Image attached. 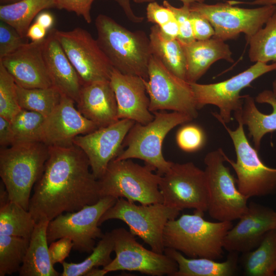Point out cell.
Returning a JSON list of instances; mask_svg holds the SVG:
<instances>
[{
	"mask_svg": "<svg viewBox=\"0 0 276 276\" xmlns=\"http://www.w3.org/2000/svg\"><path fill=\"white\" fill-rule=\"evenodd\" d=\"M114 243L111 232L106 233L100 238L90 255L80 263H67L65 261L61 264L63 271L61 276H82L95 267L109 264L112 259L111 254L113 251Z\"/></svg>",
	"mask_w": 276,
	"mask_h": 276,
	"instance_id": "cell-33",
	"label": "cell"
},
{
	"mask_svg": "<svg viewBox=\"0 0 276 276\" xmlns=\"http://www.w3.org/2000/svg\"><path fill=\"white\" fill-rule=\"evenodd\" d=\"M47 30L53 25L54 18L52 14L48 12H40L36 18V21Z\"/></svg>",
	"mask_w": 276,
	"mask_h": 276,
	"instance_id": "cell-49",
	"label": "cell"
},
{
	"mask_svg": "<svg viewBox=\"0 0 276 276\" xmlns=\"http://www.w3.org/2000/svg\"><path fill=\"white\" fill-rule=\"evenodd\" d=\"M274 95L276 97V79L274 80L272 82V90Z\"/></svg>",
	"mask_w": 276,
	"mask_h": 276,
	"instance_id": "cell-54",
	"label": "cell"
},
{
	"mask_svg": "<svg viewBox=\"0 0 276 276\" xmlns=\"http://www.w3.org/2000/svg\"><path fill=\"white\" fill-rule=\"evenodd\" d=\"M243 101L241 111L235 112L234 117L247 127L254 148L259 151L263 136L276 131V97L272 90H264L255 99L244 95Z\"/></svg>",
	"mask_w": 276,
	"mask_h": 276,
	"instance_id": "cell-22",
	"label": "cell"
},
{
	"mask_svg": "<svg viewBox=\"0 0 276 276\" xmlns=\"http://www.w3.org/2000/svg\"><path fill=\"white\" fill-rule=\"evenodd\" d=\"M43 53L53 86L77 103L82 84L53 30L44 39Z\"/></svg>",
	"mask_w": 276,
	"mask_h": 276,
	"instance_id": "cell-23",
	"label": "cell"
},
{
	"mask_svg": "<svg viewBox=\"0 0 276 276\" xmlns=\"http://www.w3.org/2000/svg\"><path fill=\"white\" fill-rule=\"evenodd\" d=\"M275 275H276V271H275Z\"/></svg>",
	"mask_w": 276,
	"mask_h": 276,
	"instance_id": "cell-56",
	"label": "cell"
},
{
	"mask_svg": "<svg viewBox=\"0 0 276 276\" xmlns=\"http://www.w3.org/2000/svg\"><path fill=\"white\" fill-rule=\"evenodd\" d=\"M56 8L54 0H19L1 5L0 20L14 28L24 38L33 19L43 10Z\"/></svg>",
	"mask_w": 276,
	"mask_h": 276,
	"instance_id": "cell-31",
	"label": "cell"
},
{
	"mask_svg": "<svg viewBox=\"0 0 276 276\" xmlns=\"http://www.w3.org/2000/svg\"><path fill=\"white\" fill-rule=\"evenodd\" d=\"M149 38L152 55L175 75L186 80V58L180 42L165 38L157 25L150 28Z\"/></svg>",
	"mask_w": 276,
	"mask_h": 276,
	"instance_id": "cell-29",
	"label": "cell"
},
{
	"mask_svg": "<svg viewBox=\"0 0 276 276\" xmlns=\"http://www.w3.org/2000/svg\"><path fill=\"white\" fill-rule=\"evenodd\" d=\"M229 3L233 5H236L237 4H248L251 5H276V0H254L252 2H238L235 1H229Z\"/></svg>",
	"mask_w": 276,
	"mask_h": 276,
	"instance_id": "cell-50",
	"label": "cell"
},
{
	"mask_svg": "<svg viewBox=\"0 0 276 276\" xmlns=\"http://www.w3.org/2000/svg\"><path fill=\"white\" fill-rule=\"evenodd\" d=\"M48 147L49 157L29 202L36 222L78 211L102 197L98 180L81 149L74 144Z\"/></svg>",
	"mask_w": 276,
	"mask_h": 276,
	"instance_id": "cell-1",
	"label": "cell"
},
{
	"mask_svg": "<svg viewBox=\"0 0 276 276\" xmlns=\"http://www.w3.org/2000/svg\"><path fill=\"white\" fill-rule=\"evenodd\" d=\"M244 273L248 276H275L276 229L269 231L254 249L242 253Z\"/></svg>",
	"mask_w": 276,
	"mask_h": 276,
	"instance_id": "cell-30",
	"label": "cell"
},
{
	"mask_svg": "<svg viewBox=\"0 0 276 276\" xmlns=\"http://www.w3.org/2000/svg\"><path fill=\"white\" fill-rule=\"evenodd\" d=\"M49 221L41 220L35 224L24 261L18 273L20 276H58L51 261L47 230Z\"/></svg>",
	"mask_w": 276,
	"mask_h": 276,
	"instance_id": "cell-26",
	"label": "cell"
},
{
	"mask_svg": "<svg viewBox=\"0 0 276 276\" xmlns=\"http://www.w3.org/2000/svg\"><path fill=\"white\" fill-rule=\"evenodd\" d=\"M135 123L129 119H120L74 139L73 144L86 154L91 171L98 180L103 175L109 163L123 150L125 137Z\"/></svg>",
	"mask_w": 276,
	"mask_h": 276,
	"instance_id": "cell-17",
	"label": "cell"
},
{
	"mask_svg": "<svg viewBox=\"0 0 276 276\" xmlns=\"http://www.w3.org/2000/svg\"><path fill=\"white\" fill-rule=\"evenodd\" d=\"M176 141L178 147L186 152H194L205 145L206 136L203 129L195 124H184L176 132Z\"/></svg>",
	"mask_w": 276,
	"mask_h": 276,
	"instance_id": "cell-38",
	"label": "cell"
},
{
	"mask_svg": "<svg viewBox=\"0 0 276 276\" xmlns=\"http://www.w3.org/2000/svg\"><path fill=\"white\" fill-rule=\"evenodd\" d=\"M159 28L162 35L168 39H176L179 35V27L176 19Z\"/></svg>",
	"mask_w": 276,
	"mask_h": 276,
	"instance_id": "cell-46",
	"label": "cell"
},
{
	"mask_svg": "<svg viewBox=\"0 0 276 276\" xmlns=\"http://www.w3.org/2000/svg\"><path fill=\"white\" fill-rule=\"evenodd\" d=\"M96 0H54L56 8L74 12L88 24L91 21L90 9Z\"/></svg>",
	"mask_w": 276,
	"mask_h": 276,
	"instance_id": "cell-41",
	"label": "cell"
},
{
	"mask_svg": "<svg viewBox=\"0 0 276 276\" xmlns=\"http://www.w3.org/2000/svg\"><path fill=\"white\" fill-rule=\"evenodd\" d=\"M48 157L49 147L41 142L1 147L0 176L10 200L29 211L32 189Z\"/></svg>",
	"mask_w": 276,
	"mask_h": 276,
	"instance_id": "cell-4",
	"label": "cell"
},
{
	"mask_svg": "<svg viewBox=\"0 0 276 276\" xmlns=\"http://www.w3.org/2000/svg\"><path fill=\"white\" fill-rule=\"evenodd\" d=\"M19 106L23 109L48 117L60 103L62 94L54 86L47 88H26L16 84Z\"/></svg>",
	"mask_w": 276,
	"mask_h": 276,
	"instance_id": "cell-32",
	"label": "cell"
},
{
	"mask_svg": "<svg viewBox=\"0 0 276 276\" xmlns=\"http://www.w3.org/2000/svg\"><path fill=\"white\" fill-rule=\"evenodd\" d=\"M45 118L38 112L21 109L10 121L14 137L13 144L40 142Z\"/></svg>",
	"mask_w": 276,
	"mask_h": 276,
	"instance_id": "cell-36",
	"label": "cell"
},
{
	"mask_svg": "<svg viewBox=\"0 0 276 276\" xmlns=\"http://www.w3.org/2000/svg\"><path fill=\"white\" fill-rule=\"evenodd\" d=\"M163 5L170 9L173 13L179 27V33L177 39L182 44L191 43L195 40L190 20V4H183L177 8L165 0Z\"/></svg>",
	"mask_w": 276,
	"mask_h": 276,
	"instance_id": "cell-39",
	"label": "cell"
},
{
	"mask_svg": "<svg viewBox=\"0 0 276 276\" xmlns=\"http://www.w3.org/2000/svg\"><path fill=\"white\" fill-rule=\"evenodd\" d=\"M180 211L163 203L136 204L124 198L117 199L116 203L102 216L99 226L110 219L125 222L130 232L140 238L157 253H164L163 234L168 222L175 219Z\"/></svg>",
	"mask_w": 276,
	"mask_h": 276,
	"instance_id": "cell-7",
	"label": "cell"
},
{
	"mask_svg": "<svg viewBox=\"0 0 276 276\" xmlns=\"http://www.w3.org/2000/svg\"><path fill=\"white\" fill-rule=\"evenodd\" d=\"M1 184L0 234L30 239L36 222L30 212L9 199Z\"/></svg>",
	"mask_w": 276,
	"mask_h": 276,
	"instance_id": "cell-28",
	"label": "cell"
},
{
	"mask_svg": "<svg viewBox=\"0 0 276 276\" xmlns=\"http://www.w3.org/2000/svg\"><path fill=\"white\" fill-rule=\"evenodd\" d=\"M44 39L26 42L13 53L0 59V63L18 85L26 88L53 86L43 56Z\"/></svg>",
	"mask_w": 276,
	"mask_h": 276,
	"instance_id": "cell-20",
	"label": "cell"
},
{
	"mask_svg": "<svg viewBox=\"0 0 276 276\" xmlns=\"http://www.w3.org/2000/svg\"><path fill=\"white\" fill-rule=\"evenodd\" d=\"M203 213L183 214L167 223L163 234L165 248L175 249L189 258L216 260L222 257L223 241L232 221L210 222Z\"/></svg>",
	"mask_w": 276,
	"mask_h": 276,
	"instance_id": "cell-3",
	"label": "cell"
},
{
	"mask_svg": "<svg viewBox=\"0 0 276 276\" xmlns=\"http://www.w3.org/2000/svg\"><path fill=\"white\" fill-rule=\"evenodd\" d=\"M248 57L254 62L276 63V11L247 41Z\"/></svg>",
	"mask_w": 276,
	"mask_h": 276,
	"instance_id": "cell-34",
	"label": "cell"
},
{
	"mask_svg": "<svg viewBox=\"0 0 276 276\" xmlns=\"http://www.w3.org/2000/svg\"><path fill=\"white\" fill-rule=\"evenodd\" d=\"M228 1H235V0H228Z\"/></svg>",
	"mask_w": 276,
	"mask_h": 276,
	"instance_id": "cell-55",
	"label": "cell"
},
{
	"mask_svg": "<svg viewBox=\"0 0 276 276\" xmlns=\"http://www.w3.org/2000/svg\"><path fill=\"white\" fill-rule=\"evenodd\" d=\"M77 109L99 128L118 120V106L109 81H99L82 85Z\"/></svg>",
	"mask_w": 276,
	"mask_h": 276,
	"instance_id": "cell-24",
	"label": "cell"
},
{
	"mask_svg": "<svg viewBox=\"0 0 276 276\" xmlns=\"http://www.w3.org/2000/svg\"><path fill=\"white\" fill-rule=\"evenodd\" d=\"M182 45L186 58V81L189 83L197 82L210 67L218 60L234 62L229 45L217 38L196 40Z\"/></svg>",
	"mask_w": 276,
	"mask_h": 276,
	"instance_id": "cell-25",
	"label": "cell"
},
{
	"mask_svg": "<svg viewBox=\"0 0 276 276\" xmlns=\"http://www.w3.org/2000/svg\"><path fill=\"white\" fill-rule=\"evenodd\" d=\"M75 102L62 94L60 103L46 117L40 142L48 146H65L73 145V140L79 135L99 128L85 118L75 106Z\"/></svg>",
	"mask_w": 276,
	"mask_h": 276,
	"instance_id": "cell-18",
	"label": "cell"
},
{
	"mask_svg": "<svg viewBox=\"0 0 276 276\" xmlns=\"http://www.w3.org/2000/svg\"><path fill=\"white\" fill-rule=\"evenodd\" d=\"M17 31L9 24L0 21V59L13 53L25 43Z\"/></svg>",
	"mask_w": 276,
	"mask_h": 276,
	"instance_id": "cell-40",
	"label": "cell"
},
{
	"mask_svg": "<svg viewBox=\"0 0 276 276\" xmlns=\"http://www.w3.org/2000/svg\"><path fill=\"white\" fill-rule=\"evenodd\" d=\"M190 10V17L195 40H204L212 38L215 30L210 21L198 12Z\"/></svg>",
	"mask_w": 276,
	"mask_h": 276,
	"instance_id": "cell-42",
	"label": "cell"
},
{
	"mask_svg": "<svg viewBox=\"0 0 276 276\" xmlns=\"http://www.w3.org/2000/svg\"><path fill=\"white\" fill-rule=\"evenodd\" d=\"M119 4L122 9L127 18L134 23H141L144 20V17L136 15L133 12L130 0H111Z\"/></svg>",
	"mask_w": 276,
	"mask_h": 276,
	"instance_id": "cell-48",
	"label": "cell"
},
{
	"mask_svg": "<svg viewBox=\"0 0 276 276\" xmlns=\"http://www.w3.org/2000/svg\"><path fill=\"white\" fill-rule=\"evenodd\" d=\"M237 128L233 130L222 121L219 122L229 135L236 155V161L223 153L225 162L234 170L237 178L236 184L239 191L248 199L262 197L276 193V168L267 166L259 157L258 151L249 142L240 120Z\"/></svg>",
	"mask_w": 276,
	"mask_h": 276,
	"instance_id": "cell-8",
	"label": "cell"
},
{
	"mask_svg": "<svg viewBox=\"0 0 276 276\" xmlns=\"http://www.w3.org/2000/svg\"><path fill=\"white\" fill-rule=\"evenodd\" d=\"M223 153L219 148L204 158L209 191L207 211L218 221H232L247 211L248 198L239 191L236 179L225 166Z\"/></svg>",
	"mask_w": 276,
	"mask_h": 276,
	"instance_id": "cell-9",
	"label": "cell"
},
{
	"mask_svg": "<svg viewBox=\"0 0 276 276\" xmlns=\"http://www.w3.org/2000/svg\"><path fill=\"white\" fill-rule=\"evenodd\" d=\"M18 1L19 0H0V3L1 5H5L14 3Z\"/></svg>",
	"mask_w": 276,
	"mask_h": 276,
	"instance_id": "cell-53",
	"label": "cell"
},
{
	"mask_svg": "<svg viewBox=\"0 0 276 276\" xmlns=\"http://www.w3.org/2000/svg\"><path fill=\"white\" fill-rule=\"evenodd\" d=\"M276 71V63L267 64L257 62L247 70L229 79L215 83H190L195 98L197 108L201 109L206 105H213L219 109V112H212L218 121L225 124L232 120V113L241 111L243 96L241 91L259 77L267 73Z\"/></svg>",
	"mask_w": 276,
	"mask_h": 276,
	"instance_id": "cell-10",
	"label": "cell"
},
{
	"mask_svg": "<svg viewBox=\"0 0 276 276\" xmlns=\"http://www.w3.org/2000/svg\"><path fill=\"white\" fill-rule=\"evenodd\" d=\"M107 273L103 268L100 269L99 267H95L88 271L85 276H103Z\"/></svg>",
	"mask_w": 276,
	"mask_h": 276,
	"instance_id": "cell-51",
	"label": "cell"
},
{
	"mask_svg": "<svg viewBox=\"0 0 276 276\" xmlns=\"http://www.w3.org/2000/svg\"><path fill=\"white\" fill-rule=\"evenodd\" d=\"M148 165L141 166L131 159H113L98 179L101 197L124 198L142 204L163 203L159 189L161 176Z\"/></svg>",
	"mask_w": 276,
	"mask_h": 276,
	"instance_id": "cell-6",
	"label": "cell"
},
{
	"mask_svg": "<svg viewBox=\"0 0 276 276\" xmlns=\"http://www.w3.org/2000/svg\"><path fill=\"white\" fill-rule=\"evenodd\" d=\"M21 110L13 77L0 63V116L10 121Z\"/></svg>",
	"mask_w": 276,
	"mask_h": 276,
	"instance_id": "cell-37",
	"label": "cell"
},
{
	"mask_svg": "<svg viewBox=\"0 0 276 276\" xmlns=\"http://www.w3.org/2000/svg\"><path fill=\"white\" fill-rule=\"evenodd\" d=\"M116 257L103 267L108 273L119 270L138 271L142 273L174 276L178 270L176 262L165 253L148 250L139 243L130 231L118 228L111 232Z\"/></svg>",
	"mask_w": 276,
	"mask_h": 276,
	"instance_id": "cell-16",
	"label": "cell"
},
{
	"mask_svg": "<svg viewBox=\"0 0 276 276\" xmlns=\"http://www.w3.org/2000/svg\"><path fill=\"white\" fill-rule=\"evenodd\" d=\"M227 232L224 249L229 252H245L256 248L265 235L276 229V211L251 202L247 211Z\"/></svg>",
	"mask_w": 276,
	"mask_h": 276,
	"instance_id": "cell-19",
	"label": "cell"
},
{
	"mask_svg": "<svg viewBox=\"0 0 276 276\" xmlns=\"http://www.w3.org/2000/svg\"><path fill=\"white\" fill-rule=\"evenodd\" d=\"M164 253L174 259L178 270L174 276H232L237 268V252H230L227 260L218 262L206 258H186L180 252L165 248Z\"/></svg>",
	"mask_w": 276,
	"mask_h": 276,
	"instance_id": "cell-27",
	"label": "cell"
},
{
	"mask_svg": "<svg viewBox=\"0 0 276 276\" xmlns=\"http://www.w3.org/2000/svg\"><path fill=\"white\" fill-rule=\"evenodd\" d=\"M190 9L201 14L210 21L215 30L213 37L225 41L244 33L248 41L276 11V5L244 8L228 2L212 5L196 2L190 4Z\"/></svg>",
	"mask_w": 276,
	"mask_h": 276,
	"instance_id": "cell-12",
	"label": "cell"
},
{
	"mask_svg": "<svg viewBox=\"0 0 276 276\" xmlns=\"http://www.w3.org/2000/svg\"><path fill=\"white\" fill-rule=\"evenodd\" d=\"M154 119L147 124L135 123L129 130L123 144L117 160L137 158L153 168L162 176L170 168L173 162L167 160L163 154V141L167 134L176 126L191 122L193 118L187 114L173 111L154 112Z\"/></svg>",
	"mask_w": 276,
	"mask_h": 276,
	"instance_id": "cell-5",
	"label": "cell"
},
{
	"mask_svg": "<svg viewBox=\"0 0 276 276\" xmlns=\"http://www.w3.org/2000/svg\"><path fill=\"white\" fill-rule=\"evenodd\" d=\"M82 85L99 81H109L113 67L98 41L79 27L64 31L53 29Z\"/></svg>",
	"mask_w": 276,
	"mask_h": 276,
	"instance_id": "cell-15",
	"label": "cell"
},
{
	"mask_svg": "<svg viewBox=\"0 0 276 276\" xmlns=\"http://www.w3.org/2000/svg\"><path fill=\"white\" fill-rule=\"evenodd\" d=\"M144 80L113 68L109 82L115 94L119 120L129 119L145 125L154 119V114L149 110L150 100Z\"/></svg>",
	"mask_w": 276,
	"mask_h": 276,
	"instance_id": "cell-21",
	"label": "cell"
},
{
	"mask_svg": "<svg viewBox=\"0 0 276 276\" xmlns=\"http://www.w3.org/2000/svg\"><path fill=\"white\" fill-rule=\"evenodd\" d=\"M159 189L163 203L177 210L194 209L204 213L208 206L205 172L192 162L173 163L161 176Z\"/></svg>",
	"mask_w": 276,
	"mask_h": 276,
	"instance_id": "cell-13",
	"label": "cell"
},
{
	"mask_svg": "<svg viewBox=\"0 0 276 276\" xmlns=\"http://www.w3.org/2000/svg\"><path fill=\"white\" fill-rule=\"evenodd\" d=\"M73 248L72 240L67 237L58 239L50 243L49 247V252L51 261L54 265L60 263H62L67 258Z\"/></svg>",
	"mask_w": 276,
	"mask_h": 276,
	"instance_id": "cell-44",
	"label": "cell"
},
{
	"mask_svg": "<svg viewBox=\"0 0 276 276\" xmlns=\"http://www.w3.org/2000/svg\"><path fill=\"white\" fill-rule=\"evenodd\" d=\"M47 30L37 22L31 25L26 34V37L31 41H39L43 40L47 34Z\"/></svg>",
	"mask_w": 276,
	"mask_h": 276,
	"instance_id": "cell-47",
	"label": "cell"
},
{
	"mask_svg": "<svg viewBox=\"0 0 276 276\" xmlns=\"http://www.w3.org/2000/svg\"><path fill=\"white\" fill-rule=\"evenodd\" d=\"M148 79L145 80L151 112L169 110L197 117L198 109L192 87L168 70L152 55L148 65Z\"/></svg>",
	"mask_w": 276,
	"mask_h": 276,
	"instance_id": "cell-14",
	"label": "cell"
},
{
	"mask_svg": "<svg viewBox=\"0 0 276 276\" xmlns=\"http://www.w3.org/2000/svg\"><path fill=\"white\" fill-rule=\"evenodd\" d=\"M134 3L137 4H141L144 3H150L155 1V0H132ZM182 2L183 4H191L193 3H204V0H179Z\"/></svg>",
	"mask_w": 276,
	"mask_h": 276,
	"instance_id": "cell-52",
	"label": "cell"
},
{
	"mask_svg": "<svg viewBox=\"0 0 276 276\" xmlns=\"http://www.w3.org/2000/svg\"><path fill=\"white\" fill-rule=\"evenodd\" d=\"M29 241L22 237L0 234V276L18 271Z\"/></svg>",
	"mask_w": 276,
	"mask_h": 276,
	"instance_id": "cell-35",
	"label": "cell"
},
{
	"mask_svg": "<svg viewBox=\"0 0 276 276\" xmlns=\"http://www.w3.org/2000/svg\"><path fill=\"white\" fill-rule=\"evenodd\" d=\"M95 24L98 42L112 67L122 74L147 80L152 54L145 32L131 31L104 14H99Z\"/></svg>",
	"mask_w": 276,
	"mask_h": 276,
	"instance_id": "cell-2",
	"label": "cell"
},
{
	"mask_svg": "<svg viewBox=\"0 0 276 276\" xmlns=\"http://www.w3.org/2000/svg\"><path fill=\"white\" fill-rule=\"evenodd\" d=\"M146 17L148 21L161 26L175 19L172 11L164 5L154 1L149 3L146 7Z\"/></svg>",
	"mask_w": 276,
	"mask_h": 276,
	"instance_id": "cell-43",
	"label": "cell"
},
{
	"mask_svg": "<svg viewBox=\"0 0 276 276\" xmlns=\"http://www.w3.org/2000/svg\"><path fill=\"white\" fill-rule=\"evenodd\" d=\"M117 200L111 196L102 197L94 204L58 215L48 223V243L67 237L72 240L75 250L91 253L95 246V240L104 235L99 227V220Z\"/></svg>",
	"mask_w": 276,
	"mask_h": 276,
	"instance_id": "cell-11",
	"label": "cell"
},
{
	"mask_svg": "<svg viewBox=\"0 0 276 276\" xmlns=\"http://www.w3.org/2000/svg\"><path fill=\"white\" fill-rule=\"evenodd\" d=\"M14 142V137L11 123L8 119L0 116V146L7 147Z\"/></svg>",
	"mask_w": 276,
	"mask_h": 276,
	"instance_id": "cell-45",
	"label": "cell"
}]
</instances>
